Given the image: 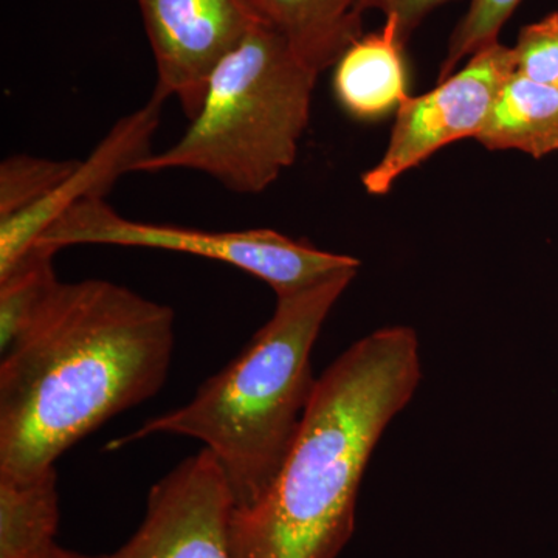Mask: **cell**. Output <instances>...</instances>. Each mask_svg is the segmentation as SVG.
<instances>
[{"mask_svg":"<svg viewBox=\"0 0 558 558\" xmlns=\"http://www.w3.org/2000/svg\"><path fill=\"white\" fill-rule=\"evenodd\" d=\"M174 312L134 290L58 282L0 363V476L32 478L163 387Z\"/></svg>","mask_w":558,"mask_h":558,"instance_id":"6da1fadb","label":"cell"},{"mask_svg":"<svg viewBox=\"0 0 558 558\" xmlns=\"http://www.w3.org/2000/svg\"><path fill=\"white\" fill-rule=\"evenodd\" d=\"M416 332L389 326L329 366L269 492L229 523L230 558H337L355 529L363 473L421 381Z\"/></svg>","mask_w":558,"mask_h":558,"instance_id":"7a4b0ae2","label":"cell"},{"mask_svg":"<svg viewBox=\"0 0 558 558\" xmlns=\"http://www.w3.org/2000/svg\"><path fill=\"white\" fill-rule=\"evenodd\" d=\"M357 271L340 270L277 295L269 322L190 403L149 418L109 449L159 433L199 439L222 469L234 509L252 508L269 492L299 436L318 380L312 348Z\"/></svg>","mask_w":558,"mask_h":558,"instance_id":"3957f363","label":"cell"},{"mask_svg":"<svg viewBox=\"0 0 558 558\" xmlns=\"http://www.w3.org/2000/svg\"><path fill=\"white\" fill-rule=\"evenodd\" d=\"M317 80L279 33L256 25L209 76L185 134L135 172L194 171L234 193H263L295 163Z\"/></svg>","mask_w":558,"mask_h":558,"instance_id":"277c9868","label":"cell"},{"mask_svg":"<svg viewBox=\"0 0 558 558\" xmlns=\"http://www.w3.org/2000/svg\"><path fill=\"white\" fill-rule=\"evenodd\" d=\"M35 245L60 252L76 245L167 250L219 260L260 279L277 295L314 284L360 260L319 250L270 229L209 231L124 218L106 199L83 202L54 220Z\"/></svg>","mask_w":558,"mask_h":558,"instance_id":"5b68a950","label":"cell"},{"mask_svg":"<svg viewBox=\"0 0 558 558\" xmlns=\"http://www.w3.org/2000/svg\"><path fill=\"white\" fill-rule=\"evenodd\" d=\"M515 72L512 47L492 44L469 58L459 72L421 97H409L396 110V123L384 156L362 175L365 190L385 196L396 180L458 140L476 138L499 87Z\"/></svg>","mask_w":558,"mask_h":558,"instance_id":"8992f818","label":"cell"},{"mask_svg":"<svg viewBox=\"0 0 558 558\" xmlns=\"http://www.w3.org/2000/svg\"><path fill=\"white\" fill-rule=\"evenodd\" d=\"M157 81L154 97L175 98L193 119L209 76L260 20L252 0H137Z\"/></svg>","mask_w":558,"mask_h":558,"instance_id":"52a82bcc","label":"cell"},{"mask_svg":"<svg viewBox=\"0 0 558 558\" xmlns=\"http://www.w3.org/2000/svg\"><path fill=\"white\" fill-rule=\"evenodd\" d=\"M233 498L207 449L154 484L142 526L126 545L89 558H230Z\"/></svg>","mask_w":558,"mask_h":558,"instance_id":"ba28073f","label":"cell"},{"mask_svg":"<svg viewBox=\"0 0 558 558\" xmlns=\"http://www.w3.org/2000/svg\"><path fill=\"white\" fill-rule=\"evenodd\" d=\"M160 98L150 95L145 106L117 121L87 159L78 160L68 178L46 199L10 218L0 219V275L14 266L54 220L83 202L106 199L123 175L146 159L160 124Z\"/></svg>","mask_w":558,"mask_h":558,"instance_id":"9c48e42d","label":"cell"},{"mask_svg":"<svg viewBox=\"0 0 558 558\" xmlns=\"http://www.w3.org/2000/svg\"><path fill=\"white\" fill-rule=\"evenodd\" d=\"M405 44L399 22L385 17L381 31L360 36L333 65V94L344 112L363 121L379 120L409 98Z\"/></svg>","mask_w":558,"mask_h":558,"instance_id":"30bf717a","label":"cell"},{"mask_svg":"<svg viewBox=\"0 0 558 558\" xmlns=\"http://www.w3.org/2000/svg\"><path fill=\"white\" fill-rule=\"evenodd\" d=\"M260 20L279 33L312 72L333 68L363 33L360 0H252Z\"/></svg>","mask_w":558,"mask_h":558,"instance_id":"8fae6325","label":"cell"},{"mask_svg":"<svg viewBox=\"0 0 558 558\" xmlns=\"http://www.w3.org/2000/svg\"><path fill=\"white\" fill-rule=\"evenodd\" d=\"M476 142L488 150L515 149L534 159L557 153L558 87L513 72L499 87Z\"/></svg>","mask_w":558,"mask_h":558,"instance_id":"7c38bea8","label":"cell"},{"mask_svg":"<svg viewBox=\"0 0 558 558\" xmlns=\"http://www.w3.org/2000/svg\"><path fill=\"white\" fill-rule=\"evenodd\" d=\"M57 470L32 478L0 476V558H61Z\"/></svg>","mask_w":558,"mask_h":558,"instance_id":"4fadbf2b","label":"cell"},{"mask_svg":"<svg viewBox=\"0 0 558 558\" xmlns=\"http://www.w3.org/2000/svg\"><path fill=\"white\" fill-rule=\"evenodd\" d=\"M57 252L33 245L5 274L0 275V351H9L60 279L54 271Z\"/></svg>","mask_w":558,"mask_h":558,"instance_id":"5bb4252c","label":"cell"},{"mask_svg":"<svg viewBox=\"0 0 558 558\" xmlns=\"http://www.w3.org/2000/svg\"><path fill=\"white\" fill-rule=\"evenodd\" d=\"M76 163V159H47L31 154L3 159L0 163V219L10 218L46 199Z\"/></svg>","mask_w":558,"mask_h":558,"instance_id":"9a60e30c","label":"cell"},{"mask_svg":"<svg viewBox=\"0 0 558 558\" xmlns=\"http://www.w3.org/2000/svg\"><path fill=\"white\" fill-rule=\"evenodd\" d=\"M521 2L523 0H470L468 11L451 33L438 81L450 76L464 58L469 60L476 51L498 43L499 32Z\"/></svg>","mask_w":558,"mask_h":558,"instance_id":"2e32d148","label":"cell"},{"mask_svg":"<svg viewBox=\"0 0 558 558\" xmlns=\"http://www.w3.org/2000/svg\"><path fill=\"white\" fill-rule=\"evenodd\" d=\"M512 50L517 73L535 83L558 87V11L524 25Z\"/></svg>","mask_w":558,"mask_h":558,"instance_id":"e0dca14e","label":"cell"},{"mask_svg":"<svg viewBox=\"0 0 558 558\" xmlns=\"http://www.w3.org/2000/svg\"><path fill=\"white\" fill-rule=\"evenodd\" d=\"M450 0H360V11H380L385 17L395 16L399 22V36L403 44L424 22L432 11Z\"/></svg>","mask_w":558,"mask_h":558,"instance_id":"ac0fdd59","label":"cell"},{"mask_svg":"<svg viewBox=\"0 0 558 558\" xmlns=\"http://www.w3.org/2000/svg\"><path fill=\"white\" fill-rule=\"evenodd\" d=\"M61 558H89V557L80 556V554L70 553V550H64V554H62Z\"/></svg>","mask_w":558,"mask_h":558,"instance_id":"d6986e66","label":"cell"}]
</instances>
